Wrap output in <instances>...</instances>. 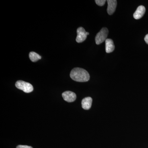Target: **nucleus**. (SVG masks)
<instances>
[{
	"mask_svg": "<svg viewBox=\"0 0 148 148\" xmlns=\"http://www.w3.org/2000/svg\"><path fill=\"white\" fill-rule=\"evenodd\" d=\"M71 78L78 82H86L90 79L88 72L84 69L80 68H74L70 73Z\"/></svg>",
	"mask_w": 148,
	"mask_h": 148,
	"instance_id": "1",
	"label": "nucleus"
},
{
	"mask_svg": "<svg viewBox=\"0 0 148 148\" xmlns=\"http://www.w3.org/2000/svg\"><path fill=\"white\" fill-rule=\"evenodd\" d=\"M15 86L26 93L32 92L34 90V87L31 84L22 80L17 81L15 83Z\"/></svg>",
	"mask_w": 148,
	"mask_h": 148,
	"instance_id": "2",
	"label": "nucleus"
},
{
	"mask_svg": "<svg viewBox=\"0 0 148 148\" xmlns=\"http://www.w3.org/2000/svg\"><path fill=\"white\" fill-rule=\"evenodd\" d=\"M108 30L106 27L102 28L101 31L98 32L96 35L95 38V41L96 44L100 45L104 41H106L107 39L108 34Z\"/></svg>",
	"mask_w": 148,
	"mask_h": 148,
	"instance_id": "3",
	"label": "nucleus"
},
{
	"mask_svg": "<svg viewBox=\"0 0 148 148\" xmlns=\"http://www.w3.org/2000/svg\"><path fill=\"white\" fill-rule=\"evenodd\" d=\"M77 36L76 40L78 43H81L84 41L87 38L88 35H89V33L86 32L84 28L80 27L77 29Z\"/></svg>",
	"mask_w": 148,
	"mask_h": 148,
	"instance_id": "4",
	"label": "nucleus"
},
{
	"mask_svg": "<svg viewBox=\"0 0 148 148\" xmlns=\"http://www.w3.org/2000/svg\"><path fill=\"white\" fill-rule=\"evenodd\" d=\"M62 97L65 101L71 103L75 101L77 96L75 92L71 91H66L62 93Z\"/></svg>",
	"mask_w": 148,
	"mask_h": 148,
	"instance_id": "5",
	"label": "nucleus"
},
{
	"mask_svg": "<svg viewBox=\"0 0 148 148\" xmlns=\"http://www.w3.org/2000/svg\"><path fill=\"white\" fill-rule=\"evenodd\" d=\"M108 4L107 12L109 15H112L115 11L117 6L116 0H108L107 1Z\"/></svg>",
	"mask_w": 148,
	"mask_h": 148,
	"instance_id": "6",
	"label": "nucleus"
},
{
	"mask_svg": "<svg viewBox=\"0 0 148 148\" xmlns=\"http://www.w3.org/2000/svg\"><path fill=\"white\" fill-rule=\"evenodd\" d=\"M145 11L146 9L145 6L143 5L139 6L133 14V17L136 19H140L144 16Z\"/></svg>",
	"mask_w": 148,
	"mask_h": 148,
	"instance_id": "7",
	"label": "nucleus"
},
{
	"mask_svg": "<svg viewBox=\"0 0 148 148\" xmlns=\"http://www.w3.org/2000/svg\"><path fill=\"white\" fill-rule=\"evenodd\" d=\"M92 99L91 97H88L84 98L82 101V106L83 109L88 110L90 108L92 105Z\"/></svg>",
	"mask_w": 148,
	"mask_h": 148,
	"instance_id": "8",
	"label": "nucleus"
},
{
	"mask_svg": "<svg viewBox=\"0 0 148 148\" xmlns=\"http://www.w3.org/2000/svg\"><path fill=\"white\" fill-rule=\"evenodd\" d=\"M106 51L107 53L113 52L115 49L113 41L111 39H107L106 41Z\"/></svg>",
	"mask_w": 148,
	"mask_h": 148,
	"instance_id": "9",
	"label": "nucleus"
},
{
	"mask_svg": "<svg viewBox=\"0 0 148 148\" xmlns=\"http://www.w3.org/2000/svg\"><path fill=\"white\" fill-rule=\"evenodd\" d=\"M29 57L30 60L33 62H36L41 59V56L38 53L34 51H31L29 54Z\"/></svg>",
	"mask_w": 148,
	"mask_h": 148,
	"instance_id": "10",
	"label": "nucleus"
},
{
	"mask_svg": "<svg viewBox=\"0 0 148 148\" xmlns=\"http://www.w3.org/2000/svg\"><path fill=\"white\" fill-rule=\"evenodd\" d=\"M106 1V0H95V2L96 4L100 6L104 5Z\"/></svg>",
	"mask_w": 148,
	"mask_h": 148,
	"instance_id": "11",
	"label": "nucleus"
},
{
	"mask_svg": "<svg viewBox=\"0 0 148 148\" xmlns=\"http://www.w3.org/2000/svg\"><path fill=\"white\" fill-rule=\"evenodd\" d=\"M16 148H33L32 147L30 146H27V145H19L17 146L16 147Z\"/></svg>",
	"mask_w": 148,
	"mask_h": 148,
	"instance_id": "12",
	"label": "nucleus"
},
{
	"mask_svg": "<svg viewBox=\"0 0 148 148\" xmlns=\"http://www.w3.org/2000/svg\"><path fill=\"white\" fill-rule=\"evenodd\" d=\"M145 40L146 42V43L148 45V34L146 35L145 37Z\"/></svg>",
	"mask_w": 148,
	"mask_h": 148,
	"instance_id": "13",
	"label": "nucleus"
}]
</instances>
